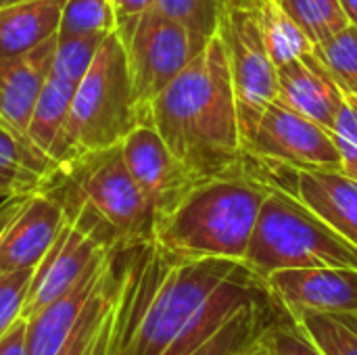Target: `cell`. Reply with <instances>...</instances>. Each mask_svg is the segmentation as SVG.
I'll list each match as a JSON object with an SVG mask.
<instances>
[{"label":"cell","instance_id":"obj_7","mask_svg":"<svg viewBox=\"0 0 357 355\" xmlns=\"http://www.w3.org/2000/svg\"><path fill=\"white\" fill-rule=\"evenodd\" d=\"M123 42L134 100L144 121L153 100L209 44L153 6L117 25Z\"/></svg>","mask_w":357,"mask_h":355},{"label":"cell","instance_id":"obj_25","mask_svg":"<svg viewBox=\"0 0 357 355\" xmlns=\"http://www.w3.org/2000/svg\"><path fill=\"white\" fill-rule=\"evenodd\" d=\"M326 355H357V314L293 316Z\"/></svg>","mask_w":357,"mask_h":355},{"label":"cell","instance_id":"obj_40","mask_svg":"<svg viewBox=\"0 0 357 355\" xmlns=\"http://www.w3.org/2000/svg\"><path fill=\"white\" fill-rule=\"evenodd\" d=\"M247 2H249V6H255V4H259L261 0H247Z\"/></svg>","mask_w":357,"mask_h":355},{"label":"cell","instance_id":"obj_19","mask_svg":"<svg viewBox=\"0 0 357 355\" xmlns=\"http://www.w3.org/2000/svg\"><path fill=\"white\" fill-rule=\"evenodd\" d=\"M287 314L289 312L274 299L272 293L249 301L209 341L188 355H247Z\"/></svg>","mask_w":357,"mask_h":355},{"label":"cell","instance_id":"obj_43","mask_svg":"<svg viewBox=\"0 0 357 355\" xmlns=\"http://www.w3.org/2000/svg\"><path fill=\"white\" fill-rule=\"evenodd\" d=\"M0 199H6V197H2V195H0Z\"/></svg>","mask_w":357,"mask_h":355},{"label":"cell","instance_id":"obj_39","mask_svg":"<svg viewBox=\"0 0 357 355\" xmlns=\"http://www.w3.org/2000/svg\"><path fill=\"white\" fill-rule=\"evenodd\" d=\"M345 98H347V103L356 109L357 113V94H345Z\"/></svg>","mask_w":357,"mask_h":355},{"label":"cell","instance_id":"obj_42","mask_svg":"<svg viewBox=\"0 0 357 355\" xmlns=\"http://www.w3.org/2000/svg\"><path fill=\"white\" fill-rule=\"evenodd\" d=\"M10 2H19V0H10Z\"/></svg>","mask_w":357,"mask_h":355},{"label":"cell","instance_id":"obj_41","mask_svg":"<svg viewBox=\"0 0 357 355\" xmlns=\"http://www.w3.org/2000/svg\"><path fill=\"white\" fill-rule=\"evenodd\" d=\"M10 0H0V6H4V4H8Z\"/></svg>","mask_w":357,"mask_h":355},{"label":"cell","instance_id":"obj_20","mask_svg":"<svg viewBox=\"0 0 357 355\" xmlns=\"http://www.w3.org/2000/svg\"><path fill=\"white\" fill-rule=\"evenodd\" d=\"M126 251V249H123ZM123 251L113 285L98 299L61 355H119L123 326Z\"/></svg>","mask_w":357,"mask_h":355},{"label":"cell","instance_id":"obj_9","mask_svg":"<svg viewBox=\"0 0 357 355\" xmlns=\"http://www.w3.org/2000/svg\"><path fill=\"white\" fill-rule=\"evenodd\" d=\"M69 209V222L33 270L29 293L23 308V318H31L36 312L65 295L109 249H119L109 228L84 205L65 203Z\"/></svg>","mask_w":357,"mask_h":355},{"label":"cell","instance_id":"obj_6","mask_svg":"<svg viewBox=\"0 0 357 355\" xmlns=\"http://www.w3.org/2000/svg\"><path fill=\"white\" fill-rule=\"evenodd\" d=\"M48 186L65 203L88 207L109 228L119 249L153 241L157 213L132 178L119 146L73 161Z\"/></svg>","mask_w":357,"mask_h":355},{"label":"cell","instance_id":"obj_18","mask_svg":"<svg viewBox=\"0 0 357 355\" xmlns=\"http://www.w3.org/2000/svg\"><path fill=\"white\" fill-rule=\"evenodd\" d=\"M65 0H19L0 6V56L33 50L56 36Z\"/></svg>","mask_w":357,"mask_h":355},{"label":"cell","instance_id":"obj_37","mask_svg":"<svg viewBox=\"0 0 357 355\" xmlns=\"http://www.w3.org/2000/svg\"><path fill=\"white\" fill-rule=\"evenodd\" d=\"M220 4H222V10H226V8H234V6H249V2H247V0H220Z\"/></svg>","mask_w":357,"mask_h":355},{"label":"cell","instance_id":"obj_4","mask_svg":"<svg viewBox=\"0 0 357 355\" xmlns=\"http://www.w3.org/2000/svg\"><path fill=\"white\" fill-rule=\"evenodd\" d=\"M138 123L126 50L115 29L107 33L92 67L75 86L67 128L52 157L56 176L90 153L119 146Z\"/></svg>","mask_w":357,"mask_h":355},{"label":"cell","instance_id":"obj_23","mask_svg":"<svg viewBox=\"0 0 357 355\" xmlns=\"http://www.w3.org/2000/svg\"><path fill=\"white\" fill-rule=\"evenodd\" d=\"M253 10L270 59L276 67L291 63L314 50L312 40L289 17V13L278 4V0H261L259 4L253 6Z\"/></svg>","mask_w":357,"mask_h":355},{"label":"cell","instance_id":"obj_38","mask_svg":"<svg viewBox=\"0 0 357 355\" xmlns=\"http://www.w3.org/2000/svg\"><path fill=\"white\" fill-rule=\"evenodd\" d=\"M247 355H276V354H274L268 345H264V341H261L255 349H251Z\"/></svg>","mask_w":357,"mask_h":355},{"label":"cell","instance_id":"obj_32","mask_svg":"<svg viewBox=\"0 0 357 355\" xmlns=\"http://www.w3.org/2000/svg\"><path fill=\"white\" fill-rule=\"evenodd\" d=\"M333 138L341 155V172L357 180V113L349 103H345L335 121Z\"/></svg>","mask_w":357,"mask_h":355},{"label":"cell","instance_id":"obj_36","mask_svg":"<svg viewBox=\"0 0 357 355\" xmlns=\"http://www.w3.org/2000/svg\"><path fill=\"white\" fill-rule=\"evenodd\" d=\"M341 6L345 10V17H347L349 25L357 27V0H341Z\"/></svg>","mask_w":357,"mask_h":355},{"label":"cell","instance_id":"obj_45","mask_svg":"<svg viewBox=\"0 0 357 355\" xmlns=\"http://www.w3.org/2000/svg\"><path fill=\"white\" fill-rule=\"evenodd\" d=\"M0 201H2V199H0Z\"/></svg>","mask_w":357,"mask_h":355},{"label":"cell","instance_id":"obj_27","mask_svg":"<svg viewBox=\"0 0 357 355\" xmlns=\"http://www.w3.org/2000/svg\"><path fill=\"white\" fill-rule=\"evenodd\" d=\"M115 29L117 17L111 0H65L56 36H107Z\"/></svg>","mask_w":357,"mask_h":355},{"label":"cell","instance_id":"obj_21","mask_svg":"<svg viewBox=\"0 0 357 355\" xmlns=\"http://www.w3.org/2000/svg\"><path fill=\"white\" fill-rule=\"evenodd\" d=\"M75 86L50 75L44 84L36 107L29 117L27 126V142L29 146L52 163V157L61 144V138L67 128L71 100H73ZM54 165V163H52ZM56 169V167H54Z\"/></svg>","mask_w":357,"mask_h":355},{"label":"cell","instance_id":"obj_29","mask_svg":"<svg viewBox=\"0 0 357 355\" xmlns=\"http://www.w3.org/2000/svg\"><path fill=\"white\" fill-rule=\"evenodd\" d=\"M314 52L345 94H357V27L347 25L331 40L314 46Z\"/></svg>","mask_w":357,"mask_h":355},{"label":"cell","instance_id":"obj_44","mask_svg":"<svg viewBox=\"0 0 357 355\" xmlns=\"http://www.w3.org/2000/svg\"><path fill=\"white\" fill-rule=\"evenodd\" d=\"M0 276H2V272H0Z\"/></svg>","mask_w":357,"mask_h":355},{"label":"cell","instance_id":"obj_2","mask_svg":"<svg viewBox=\"0 0 357 355\" xmlns=\"http://www.w3.org/2000/svg\"><path fill=\"white\" fill-rule=\"evenodd\" d=\"M234 259H176L153 241L123 251L119 355H165L205 299L241 266Z\"/></svg>","mask_w":357,"mask_h":355},{"label":"cell","instance_id":"obj_12","mask_svg":"<svg viewBox=\"0 0 357 355\" xmlns=\"http://www.w3.org/2000/svg\"><path fill=\"white\" fill-rule=\"evenodd\" d=\"M251 163L253 178L291 192L357 247V180L343 172H301L253 157Z\"/></svg>","mask_w":357,"mask_h":355},{"label":"cell","instance_id":"obj_10","mask_svg":"<svg viewBox=\"0 0 357 355\" xmlns=\"http://www.w3.org/2000/svg\"><path fill=\"white\" fill-rule=\"evenodd\" d=\"M245 155L301 172H341L333 132L297 113L280 98L272 100L245 140Z\"/></svg>","mask_w":357,"mask_h":355},{"label":"cell","instance_id":"obj_35","mask_svg":"<svg viewBox=\"0 0 357 355\" xmlns=\"http://www.w3.org/2000/svg\"><path fill=\"white\" fill-rule=\"evenodd\" d=\"M27 195H13L0 201V236L4 232V228L8 226V222L15 218V213L21 209V205L25 203Z\"/></svg>","mask_w":357,"mask_h":355},{"label":"cell","instance_id":"obj_16","mask_svg":"<svg viewBox=\"0 0 357 355\" xmlns=\"http://www.w3.org/2000/svg\"><path fill=\"white\" fill-rule=\"evenodd\" d=\"M56 36L29 52L0 56V128L27 142V126L36 100L50 77Z\"/></svg>","mask_w":357,"mask_h":355},{"label":"cell","instance_id":"obj_24","mask_svg":"<svg viewBox=\"0 0 357 355\" xmlns=\"http://www.w3.org/2000/svg\"><path fill=\"white\" fill-rule=\"evenodd\" d=\"M314 46L331 40L349 25L341 0H278Z\"/></svg>","mask_w":357,"mask_h":355},{"label":"cell","instance_id":"obj_14","mask_svg":"<svg viewBox=\"0 0 357 355\" xmlns=\"http://www.w3.org/2000/svg\"><path fill=\"white\" fill-rule=\"evenodd\" d=\"M69 218V209L54 188L29 192L0 236V272L36 270Z\"/></svg>","mask_w":357,"mask_h":355},{"label":"cell","instance_id":"obj_1","mask_svg":"<svg viewBox=\"0 0 357 355\" xmlns=\"http://www.w3.org/2000/svg\"><path fill=\"white\" fill-rule=\"evenodd\" d=\"M153 123L197 180L247 172L236 96L222 38L215 36L153 100Z\"/></svg>","mask_w":357,"mask_h":355},{"label":"cell","instance_id":"obj_11","mask_svg":"<svg viewBox=\"0 0 357 355\" xmlns=\"http://www.w3.org/2000/svg\"><path fill=\"white\" fill-rule=\"evenodd\" d=\"M123 249H109L59 299L27 318L25 355H61L98 299L113 285Z\"/></svg>","mask_w":357,"mask_h":355},{"label":"cell","instance_id":"obj_3","mask_svg":"<svg viewBox=\"0 0 357 355\" xmlns=\"http://www.w3.org/2000/svg\"><path fill=\"white\" fill-rule=\"evenodd\" d=\"M270 190L247 172L199 180L157 218L153 243L176 259L243 262Z\"/></svg>","mask_w":357,"mask_h":355},{"label":"cell","instance_id":"obj_31","mask_svg":"<svg viewBox=\"0 0 357 355\" xmlns=\"http://www.w3.org/2000/svg\"><path fill=\"white\" fill-rule=\"evenodd\" d=\"M264 345H268L276 355H326L291 314H287L264 337Z\"/></svg>","mask_w":357,"mask_h":355},{"label":"cell","instance_id":"obj_34","mask_svg":"<svg viewBox=\"0 0 357 355\" xmlns=\"http://www.w3.org/2000/svg\"><path fill=\"white\" fill-rule=\"evenodd\" d=\"M111 4H113L117 25H119V23H123V21H128L132 17H138L146 8H151L153 0H111Z\"/></svg>","mask_w":357,"mask_h":355},{"label":"cell","instance_id":"obj_13","mask_svg":"<svg viewBox=\"0 0 357 355\" xmlns=\"http://www.w3.org/2000/svg\"><path fill=\"white\" fill-rule=\"evenodd\" d=\"M123 161L157 218L169 211L199 180L169 151L153 123L140 121L119 144Z\"/></svg>","mask_w":357,"mask_h":355},{"label":"cell","instance_id":"obj_15","mask_svg":"<svg viewBox=\"0 0 357 355\" xmlns=\"http://www.w3.org/2000/svg\"><path fill=\"white\" fill-rule=\"evenodd\" d=\"M268 291L291 314H357V270L297 268L266 278Z\"/></svg>","mask_w":357,"mask_h":355},{"label":"cell","instance_id":"obj_22","mask_svg":"<svg viewBox=\"0 0 357 355\" xmlns=\"http://www.w3.org/2000/svg\"><path fill=\"white\" fill-rule=\"evenodd\" d=\"M56 176L54 165L29 144L0 128V195H29L46 188Z\"/></svg>","mask_w":357,"mask_h":355},{"label":"cell","instance_id":"obj_17","mask_svg":"<svg viewBox=\"0 0 357 355\" xmlns=\"http://www.w3.org/2000/svg\"><path fill=\"white\" fill-rule=\"evenodd\" d=\"M278 98L328 132L347 103L345 92L314 50L278 67Z\"/></svg>","mask_w":357,"mask_h":355},{"label":"cell","instance_id":"obj_8","mask_svg":"<svg viewBox=\"0 0 357 355\" xmlns=\"http://www.w3.org/2000/svg\"><path fill=\"white\" fill-rule=\"evenodd\" d=\"M218 36L228 59L245 146L266 107L278 98V67L270 59L253 6L222 10Z\"/></svg>","mask_w":357,"mask_h":355},{"label":"cell","instance_id":"obj_26","mask_svg":"<svg viewBox=\"0 0 357 355\" xmlns=\"http://www.w3.org/2000/svg\"><path fill=\"white\" fill-rule=\"evenodd\" d=\"M107 36L90 33V36H56L54 54H52V69L50 75L77 86L82 77L92 67L98 48Z\"/></svg>","mask_w":357,"mask_h":355},{"label":"cell","instance_id":"obj_28","mask_svg":"<svg viewBox=\"0 0 357 355\" xmlns=\"http://www.w3.org/2000/svg\"><path fill=\"white\" fill-rule=\"evenodd\" d=\"M153 8L184 25L203 42H209L218 36L222 19L220 0H153Z\"/></svg>","mask_w":357,"mask_h":355},{"label":"cell","instance_id":"obj_33","mask_svg":"<svg viewBox=\"0 0 357 355\" xmlns=\"http://www.w3.org/2000/svg\"><path fill=\"white\" fill-rule=\"evenodd\" d=\"M27 320H17L6 335L0 337V355H25Z\"/></svg>","mask_w":357,"mask_h":355},{"label":"cell","instance_id":"obj_30","mask_svg":"<svg viewBox=\"0 0 357 355\" xmlns=\"http://www.w3.org/2000/svg\"><path fill=\"white\" fill-rule=\"evenodd\" d=\"M33 270H19L0 276V337L10 331V326L23 318L25 299Z\"/></svg>","mask_w":357,"mask_h":355},{"label":"cell","instance_id":"obj_5","mask_svg":"<svg viewBox=\"0 0 357 355\" xmlns=\"http://www.w3.org/2000/svg\"><path fill=\"white\" fill-rule=\"evenodd\" d=\"M264 282L297 268L357 270V247L291 192L272 186L243 259Z\"/></svg>","mask_w":357,"mask_h":355}]
</instances>
